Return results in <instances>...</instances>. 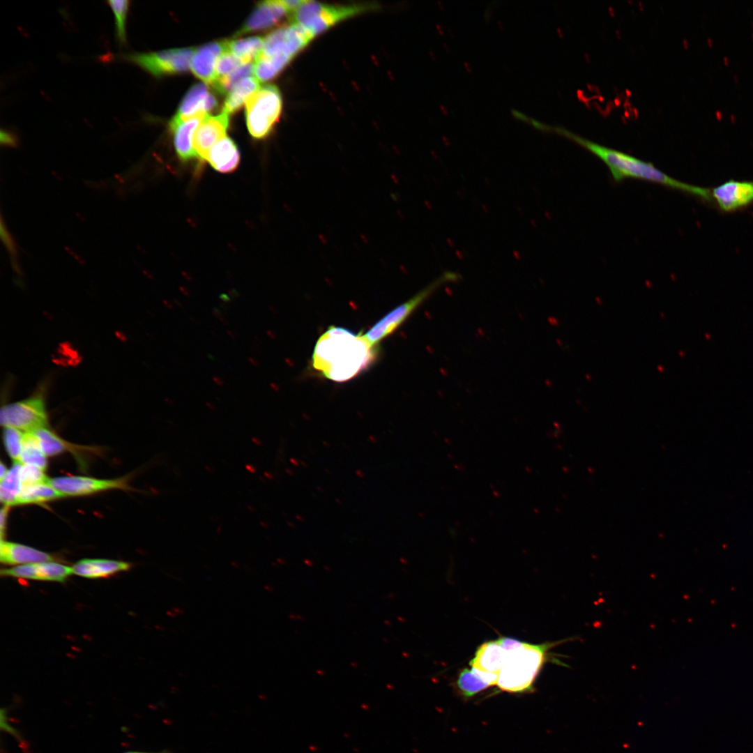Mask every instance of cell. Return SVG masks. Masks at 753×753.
Masks as SVG:
<instances>
[{
	"instance_id": "obj_1",
	"label": "cell",
	"mask_w": 753,
	"mask_h": 753,
	"mask_svg": "<svg viewBox=\"0 0 753 753\" xmlns=\"http://www.w3.org/2000/svg\"><path fill=\"white\" fill-rule=\"evenodd\" d=\"M374 357V347L363 335L332 326L318 339L312 355V365L326 378L342 382L367 368Z\"/></svg>"
},
{
	"instance_id": "obj_2",
	"label": "cell",
	"mask_w": 753,
	"mask_h": 753,
	"mask_svg": "<svg viewBox=\"0 0 753 753\" xmlns=\"http://www.w3.org/2000/svg\"><path fill=\"white\" fill-rule=\"evenodd\" d=\"M556 132L574 141L598 156L609 167L613 178L617 182L628 178L640 179L676 189L708 201L712 200L710 190L675 179L651 162L602 146L563 128H557Z\"/></svg>"
},
{
	"instance_id": "obj_3",
	"label": "cell",
	"mask_w": 753,
	"mask_h": 753,
	"mask_svg": "<svg viewBox=\"0 0 753 753\" xmlns=\"http://www.w3.org/2000/svg\"><path fill=\"white\" fill-rule=\"evenodd\" d=\"M568 640L542 644L522 641L517 648L507 651L505 662L499 673L497 685L502 690L510 692L529 690L542 667L547 661L565 665L556 658H552L549 650Z\"/></svg>"
},
{
	"instance_id": "obj_4",
	"label": "cell",
	"mask_w": 753,
	"mask_h": 753,
	"mask_svg": "<svg viewBox=\"0 0 753 753\" xmlns=\"http://www.w3.org/2000/svg\"><path fill=\"white\" fill-rule=\"evenodd\" d=\"M374 3L328 5L303 1L292 13L293 22L307 30L314 37L349 17L374 9Z\"/></svg>"
},
{
	"instance_id": "obj_5",
	"label": "cell",
	"mask_w": 753,
	"mask_h": 753,
	"mask_svg": "<svg viewBox=\"0 0 753 753\" xmlns=\"http://www.w3.org/2000/svg\"><path fill=\"white\" fill-rule=\"evenodd\" d=\"M282 108L276 86L266 85L250 96L245 102V116L250 135L256 139L266 137L278 121Z\"/></svg>"
},
{
	"instance_id": "obj_6",
	"label": "cell",
	"mask_w": 753,
	"mask_h": 753,
	"mask_svg": "<svg viewBox=\"0 0 753 753\" xmlns=\"http://www.w3.org/2000/svg\"><path fill=\"white\" fill-rule=\"evenodd\" d=\"M459 274L447 271L418 292L410 299L395 307L376 322L363 337L373 347L397 329L410 315L428 298L436 289L445 283L457 281Z\"/></svg>"
},
{
	"instance_id": "obj_7",
	"label": "cell",
	"mask_w": 753,
	"mask_h": 753,
	"mask_svg": "<svg viewBox=\"0 0 753 753\" xmlns=\"http://www.w3.org/2000/svg\"><path fill=\"white\" fill-rule=\"evenodd\" d=\"M0 423L4 427H13L24 432L47 427V414L43 396L37 394L3 406Z\"/></svg>"
},
{
	"instance_id": "obj_8",
	"label": "cell",
	"mask_w": 753,
	"mask_h": 753,
	"mask_svg": "<svg viewBox=\"0 0 753 753\" xmlns=\"http://www.w3.org/2000/svg\"><path fill=\"white\" fill-rule=\"evenodd\" d=\"M193 52L192 48H181L153 52L126 53L121 56L124 60L159 77L187 71Z\"/></svg>"
},
{
	"instance_id": "obj_9",
	"label": "cell",
	"mask_w": 753,
	"mask_h": 753,
	"mask_svg": "<svg viewBox=\"0 0 753 753\" xmlns=\"http://www.w3.org/2000/svg\"><path fill=\"white\" fill-rule=\"evenodd\" d=\"M47 483L65 496H82L111 489L128 488L127 479L101 480L84 476L49 478Z\"/></svg>"
},
{
	"instance_id": "obj_10",
	"label": "cell",
	"mask_w": 753,
	"mask_h": 753,
	"mask_svg": "<svg viewBox=\"0 0 753 753\" xmlns=\"http://www.w3.org/2000/svg\"><path fill=\"white\" fill-rule=\"evenodd\" d=\"M228 125V114L223 111L217 116H204L192 138V146L197 158L202 160H206L211 148L227 136Z\"/></svg>"
},
{
	"instance_id": "obj_11",
	"label": "cell",
	"mask_w": 753,
	"mask_h": 753,
	"mask_svg": "<svg viewBox=\"0 0 753 753\" xmlns=\"http://www.w3.org/2000/svg\"><path fill=\"white\" fill-rule=\"evenodd\" d=\"M711 197L726 212H731L753 201V181L729 180L714 188Z\"/></svg>"
},
{
	"instance_id": "obj_12",
	"label": "cell",
	"mask_w": 753,
	"mask_h": 753,
	"mask_svg": "<svg viewBox=\"0 0 753 753\" xmlns=\"http://www.w3.org/2000/svg\"><path fill=\"white\" fill-rule=\"evenodd\" d=\"M72 573V568L52 561L20 565L1 570V575L5 577L59 582L65 581Z\"/></svg>"
},
{
	"instance_id": "obj_13",
	"label": "cell",
	"mask_w": 753,
	"mask_h": 753,
	"mask_svg": "<svg viewBox=\"0 0 753 753\" xmlns=\"http://www.w3.org/2000/svg\"><path fill=\"white\" fill-rule=\"evenodd\" d=\"M289 13L282 1L259 2L236 35L271 28Z\"/></svg>"
},
{
	"instance_id": "obj_14",
	"label": "cell",
	"mask_w": 753,
	"mask_h": 753,
	"mask_svg": "<svg viewBox=\"0 0 753 753\" xmlns=\"http://www.w3.org/2000/svg\"><path fill=\"white\" fill-rule=\"evenodd\" d=\"M226 50L225 41L213 42L194 50L190 68L204 82L213 84L216 81L215 64L218 56Z\"/></svg>"
},
{
	"instance_id": "obj_15",
	"label": "cell",
	"mask_w": 753,
	"mask_h": 753,
	"mask_svg": "<svg viewBox=\"0 0 753 753\" xmlns=\"http://www.w3.org/2000/svg\"><path fill=\"white\" fill-rule=\"evenodd\" d=\"M218 106L216 98L208 91L205 84L192 86L184 96L175 116L186 120L198 114L206 113Z\"/></svg>"
},
{
	"instance_id": "obj_16",
	"label": "cell",
	"mask_w": 753,
	"mask_h": 753,
	"mask_svg": "<svg viewBox=\"0 0 753 753\" xmlns=\"http://www.w3.org/2000/svg\"><path fill=\"white\" fill-rule=\"evenodd\" d=\"M206 114H198L186 120H181L174 116L169 123V128L174 135V144L179 158L188 161L197 158L192 146L193 132L197 129Z\"/></svg>"
},
{
	"instance_id": "obj_17",
	"label": "cell",
	"mask_w": 753,
	"mask_h": 753,
	"mask_svg": "<svg viewBox=\"0 0 753 753\" xmlns=\"http://www.w3.org/2000/svg\"><path fill=\"white\" fill-rule=\"evenodd\" d=\"M50 554L24 545L1 540L0 560L7 565L31 564L53 561Z\"/></svg>"
},
{
	"instance_id": "obj_18",
	"label": "cell",
	"mask_w": 753,
	"mask_h": 753,
	"mask_svg": "<svg viewBox=\"0 0 753 753\" xmlns=\"http://www.w3.org/2000/svg\"><path fill=\"white\" fill-rule=\"evenodd\" d=\"M129 563L102 558H85L72 567L74 574L89 579L107 577L130 569Z\"/></svg>"
},
{
	"instance_id": "obj_19",
	"label": "cell",
	"mask_w": 753,
	"mask_h": 753,
	"mask_svg": "<svg viewBox=\"0 0 753 753\" xmlns=\"http://www.w3.org/2000/svg\"><path fill=\"white\" fill-rule=\"evenodd\" d=\"M206 160L219 172H233L240 162L238 147L231 138L225 136L211 148Z\"/></svg>"
},
{
	"instance_id": "obj_20",
	"label": "cell",
	"mask_w": 753,
	"mask_h": 753,
	"mask_svg": "<svg viewBox=\"0 0 753 753\" xmlns=\"http://www.w3.org/2000/svg\"><path fill=\"white\" fill-rule=\"evenodd\" d=\"M506 657L507 651L501 646L498 640L489 641L478 648L470 665L483 671L499 674Z\"/></svg>"
},
{
	"instance_id": "obj_21",
	"label": "cell",
	"mask_w": 753,
	"mask_h": 753,
	"mask_svg": "<svg viewBox=\"0 0 753 753\" xmlns=\"http://www.w3.org/2000/svg\"><path fill=\"white\" fill-rule=\"evenodd\" d=\"M499 674L471 667L459 674L457 685L464 697H471L485 688L497 685Z\"/></svg>"
},
{
	"instance_id": "obj_22",
	"label": "cell",
	"mask_w": 753,
	"mask_h": 753,
	"mask_svg": "<svg viewBox=\"0 0 753 753\" xmlns=\"http://www.w3.org/2000/svg\"><path fill=\"white\" fill-rule=\"evenodd\" d=\"M259 88V81L255 77L241 79L228 93L222 111L228 114L235 112Z\"/></svg>"
},
{
	"instance_id": "obj_23",
	"label": "cell",
	"mask_w": 753,
	"mask_h": 753,
	"mask_svg": "<svg viewBox=\"0 0 753 753\" xmlns=\"http://www.w3.org/2000/svg\"><path fill=\"white\" fill-rule=\"evenodd\" d=\"M293 59L288 55L267 56L261 54L255 59L254 73L259 82L275 77Z\"/></svg>"
},
{
	"instance_id": "obj_24",
	"label": "cell",
	"mask_w": 753,
	"mask_h": 753,
	"mask_svg": "<svg viewBox=\"0 0 753 753\" xmlns=\"http://www.w3.org/2000/svg\"><path fill=\"white\" fill-rule=\"evenodd\" d=\"M226 49L238 58L243 64L251 63V61L261 53L264 38L259 36L249 37L243 39L225 40Z\"/></svg>"
},
{
	"instance_id": "obj_25",
	"label": "cell",
	"mask_w": 753,
	"mask_h": 753,
	"mask_svg": "<svg viewBox=\"0 0 753 753\" xmlns=\"http://www.w3.org/2000/svg\"><path fill=\"white\" fill-rule=\"evenodd\" d=\"M63 497L66 496L47 482L22 485L16 505L40 503Z\"/></svg>"
},
{
	"instance_id": "obj_26",
	"label": "cell",
	"mask_w": 753,
	"mask_h": 753,
	"mask_svg": "<svg viewBox=\"0 0 753 753\" xmlns=\"http://www.w3.org/2000/svg\"><path fill=\"white\" fill-rule=\"evenodd\" d=\"M22 463L15 462L0 484V499L5 506L16 505L17 498L21 492L22 484L20 471Z\"/></svg>"
},
{
	"instance_id": "obj_27",
	"label": "cell",
	"mask_w": 753,
	"mask_h": 753,
	"mask_svg": "<svg viewBox=\"0 0 753 753\" xmlns=\"http://www.w3.org/2000/svg\"><path fill=\"white\" fill-rule=\"evenodd\" d=\"M19 462L22 464L33 465L43 470L47 466L46 455L42 451L38 440L33 432H24L23 448Z\"/></svg>"
},
{
	"instance_id": "obj_28",
	"label": "cell",
	"mask_w": 753,
	"mask_h": 753,
	"mask_svg": "<svg viewBox=\"0 0 753 753\" xmlns=\"http://www.w3.org/2000/svg\"><path fill=\"white\" fill-rule=\"evenodd\" d=\"M37 437L40 448L46 456H53L68 450L70 447L47 427L33 431Z\"/></svg>"
},
{
	"instance_id": "obj_29",
	"label": "cell",
	"mask_w": 753,
	"mask_h": 753,
	"mask_svg": "<svg viewBox=\"0 0 753 753\" xmlns=\"http://www.w3.org/2000/svg\"><path fill=\"white\" fill-rule=\"evenodd\" d=\"M253 72V63L242 64L227 75L217 79L213 85L219 93L225 94L229 93L241 79L252 75Z\"/></svg>"
},
{
	"instance_id": "obj_30",
	"label": "cell",
	"mask_w": 753,
	"mask_h": 753,
	"mask_svg": "<svg viewBox=\"0 0 753 753\" xmlns=\"http://www.w3.org/2000/svg\"><path fill=\"white\" fill-rule=\"evenodd\" d=\"M107 3L114 15L117 39L121 44L123 45L126 42V24L129 1L127 0H109Z\"/></svg>"
},
{
	"instance_id": "obj_31",
	"label": "cell",
	"mask_w": 753,
	"mask_h": 753,
	"mask_svg": "<svg viewBox=\"0 0 753 753\" xmlns=\"http://www.w3.org/2000/svg\"><path fill=\"white\" fill-rule=\"evenodd\" d=\"M24 432L13 427H5L3 441L7 452L14 462H19L23 448Z\"/></svg>"
},
{
	"instance_id": "obj_32",
	"label": "cell",
	"mask_w": 753,
	"mask_h": 753,
	"mask_svg": "<svg viewBox=\"0 0 753 753\" xmlns=\"http://www.w3.org/2000/svg\"><path fill=\"white\" fill-rule=\"evenodd\" d=\"M242 62L227 49L217 59L215 64L216 80L227 75L234 68L241 66ZM235 70V69H234ZM215 83V82H214Z\"/></svg>"
},
{
	"instance_id": "obj_33",
	"label": "cell",
	"mask_w": 753,
	"mask_h": 753,
	"mask_svg": "<svg viewBox=\"0 0 753 753\" xmlns=\"http://www.w3.org/2000/svg\"><path fill=\"white\" fill-rule=\"evenodd\" d=\"M20 476L22 485L47 483L49 479L45 475L43 469L33 465L22 464Z\"/></svg>"
},
{
	"instance_id": "obj_34",
	"label": "cell",
	"mask_w": 753,
	"mask_h": 753,
	"mask_svg": "<svg viewBox=\"0 0 753 753\" xmlns=\"http://www.w3.org/2000/svg\"><path fill=\"white\" fill-rule=\"evenodd\" d=\"M0 231H1V240H2L3 243V244L5 245V246L8 252H9L10 255L11 256L12 262L16 263V254H17L16 246H15V242H14L13 239L12 238V236H10V233L8 232V229H7V228H6L2 218L1 220Z\"/></svg>"
},
{
	"instance_id": "obj_35",
	"label": "cell",
	"mask_w": 753,
	"mask_h": 753,
	"mask_svg": "<svg viewBox=\"0 0 753 753\" xmlns=\"http://www.w3.org/2000/svg\"><path fill=\"white\" fill-rule=\"evenodd\" d=\"M0 134V141L2 145L9 146H15L17 145V139L10 132L2 130Z\"/></svg>"
},
{
	"instance_id": "obj_36",
	"label": "cell",
	"mask_w": 753,
	"mask_h": 753,
	"mask_svg": "<svg viewBox=\"0 0 753 753\" xmlns=\"http://www.w3.org/2000/svg\"><path fill=\"white\" fill-rule=\"evenodd\" d=\"M8 507H7V506H4L1 510L0 524H1V536H3V533L4 531V528H5V526H6V517H7V515H8Z\"/></svg>"
},
{
	"instance_id": "obj_37",
	"label": "cell",
	"mask_w": 753,
	"mask_h": 753,
	"mask_svg": "<svg viewBox=\"0 0 753 753\" xmlns=\"http://www.w3.org/2000/svg\"><path fill=\"white\" fill-rule=\"evenodd\" d=\"M212 314L223 324L228 325V321L222 315L221 311L218 308L214 307L212 310Z\"/></svg>"
},
{
	"instance_id": "obj_38",
	"label": "cell",
	"mask_w": 753,
	"mask_h": 753,
	"mask_svg": "<svg viewBox=\"0 0 753 753\" xmlns=\"http://www.w3.org/2000/svg\"><path fill=\"white\" fill-rule=\"evenodd\" d=\"M512 113L515 117H517V118H518V119H519L521 120H523V121H524L526 122H530L531 121V119L529 117H528L527 116L522 114L519 112H517L516 110H512Z\"/></svg>"
},
{
	"instance_id": "obj_39",
	"label": "cell",
	"mask_w": 753,
	"mask_h": 753,
	"mask_svg": "<svg viewBox=\"0 0 753 753\" xmlns=\"http://www.w3.org/2000/svg\"><path fill=\"white\" fill-rule=\"evenodd\" d=\"M212 380L216 385L220 386H223L225 383L224 381L218 376H213Z\"/></svg>"
},
{
	"instance_id": "obj_40",
	"label": "cell",
	"mask_w": 753,
	"mask_h": 753,
	"mask_svg": "<svg viewBox=\"0 0 753 753\" xmlns=\"http://www.w3.org/2000/svg\"><path fill=\"white\" fill-rule=\"evenodd\" d=\"M8 471V470L6 469V467L3 464V462H1V474H0V479L1 480L4 478V476L6 475Z\"/></svg>"
},
{
	"instance_id": "obj_41",
	"label": "cell",
	"mask_w": 753,
	"mask_h": 753,
	"mask_svg": "<svg viewBox=\"0 0 753 753\" xmlns=\"http://www.w3.org/2000/svg\"><path fill=\"white\" fill-rule=\"evenodd\" d=\"M123 753H172V752H169V751H167V750H163V751H160V752H146L128 751V752H123Z\"/></svg>"
},
{
	"instance_id": "obj_42",
	"label": "cell",
	"mask_w": 753,
	"mask_h": 753,
	"mask_svg": "<svg viewBox=\"0 0 753 753\" xmlns=\"http://www.w3.org/2000/svg\"><path fill=\"white\" fill-rule=\"evenodd\" d=\"M227 334L232 340H236L237 338L236 333L234 331L231 330H227Z\"/></svg>"
},
{
	"instance_id": "obj_43",
	"label": "cell",
	"mask_w": 753,
	"mask_h": 753,
	"mask_svg": "<svg viewBox=\"0 0 753 753\" xmlns=\"http://www.w3.org/2000/svg\"><path fill=\"white\" fill-rule=\"evenodd\" d=\"M248 361L253 366L256 367V366L259 365L258 360L256 358H253V357H249L248 358Z\"/></svg>"
},
{
	"instance_id": "obj_44",
	"label": "cell",
	"mask_w": 753,
	"mask_h": 753,
	"mask_svg": "<svg viewBox=\"0 0 753 753\" xmlns=\"http://www.w3.org/2000/svg\"><path fill=\"white\" fill-rule=\"evenodd\" d=\"M220 298L222 301V302H225V303H229L230 301V298L227 295H225V294L221 295L220 296Z\"/></svg>"
},
{
	"instance_id": "obj_45",
	"label": "cell",
	"mask_w": 753,
	"mask_h": 753,
	"mask_svg": "<svg viewBox=\"0 0 753 753\" xmlns=\"http://www.w3.org/2000/svg\"><path fill=\"white\" fill-rule=\"evenodd\" d=\"M165 305H166V306H167V307L168 309H169V310H173L174 309V305H172L170 302L165 301Z\"/></svg>"
},
{
	"instance_id": "obj_46",
	"label": "cell",
	"mask_w": 753,
	"mask_h": 753,
	"mask_svg": "<svg viewBox=\"0 0 753 753\" xmlns=\"http://www.w3.org/2000/svg\"><path fill=\"white\" fill-rule=\"evenodd\" d=\"M190 320H191V321H192L193 323L197 324L195 318H193V317H190Z\"/></svg>"
},
{
	"instance_id": "obj_47",
	"label": "cell",
	"mask_w": 753,
	"mask_h": 753,
	"mask_svg": "<svg viewBox=\"0 0 753 753\" xmlns=\"http://www.w3.org/2000/svg\"><path fill=\"white\" fill-rule=\"evenodd\" d=\"M176 303L177 304V305H179V307H182V306H181V305L180 304V303H178V302L176 301Z\"/></svg>"
}]
</instances>
